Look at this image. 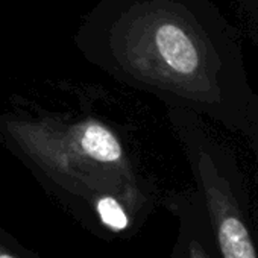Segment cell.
I'll return each mask as SVG.
<instances>
[{
  "instance_id": "1",
  "label": "cell",
  "mask_w": 258,
  "mask_h": 258,
  "mask_svg": "<svg viewBox=\"0 0 258 258\" xmlns=\"http://www.w3.org/2000/svg\"><path fill=\"white\" fill-rule=\"evenodd\" d=\"M87 62L170 109L232 124L243 79L228 23L210 0H97L75 34Z\"/></svg>"
},
{
  "instance_id": "2",
  "label": "cell",
  "mask_w": 258,
  "mask_h": 258,
  "mask_svg": "<svg viewBox=\"0 0 258 258\" xmlns=\"http://www.w3.org/2000/svg\"><path fill=\"white\" fill-rule=\"evenodd\" d=\"M0 142L64 193L90 207L118 199L129 214L148 202L129 137L93 111L13 108L0 114Z\"/></svg>"
},
{
  "instance_id": "3",
  "label": "cell",
  "mask_w": 258,
  "mask_h": 258,
  "mask_svg": "<svg viewBox=\"0 0 258 258\" xmlns=\"http://www.w3.org/2000/svg\"><path fill=\"white\" fill-rule=\"evenodd\" d=\"M169 118L202 190L223 258H256L223 169V149L205 127L201 115L185 109H170Z\"/></svg>"
},
{
  "instance_id": "4",
  "label": "cell",
  "mask_w": 258,
  "mask_h": 258,
  "mask_svg": "<svg viewBox=\"0 0 258 258\" xmlns=\"http://www.w3.org/2000/svg\"><path fill=\"white\" fill-rule=\"evenodd\" d=\"M91 208L97 214L102 225L114 232H120L129 226L131 214H129L126 207L115 198H102L97 202H94Z\"/></svg>"
},
{
  "instance_id": "5",
  "label": "cell",
  "mask_w": 258,
  "mask_h": 258,
  "mask_svg": "<svg viewBox=\"0 0 258 258\" xmlns=\"http://www.w3.org/2000/svg\"><path fill=\"white\" fill-rule=\"evenodd\" d=\"M188 255H190V258H208L205 250H204V247L198 241H195V240L188 246Z\"/></svg>"
},
{
  "instance_id": "6",
  "label": "cell",
  "mask_w": 258,
  "mask_h": 258,
  "mask_svg": "<svg viewBox=\"0 0 258 258\" xmlns=\"http://www.w3.org/2000/svg\"><path fill=\"white\" fill-rule=\"evenodd\" d=\"M0 258H17V256L13 255L8 249H5L2 244H0Z\"/></svg>"
}]
</instances>
